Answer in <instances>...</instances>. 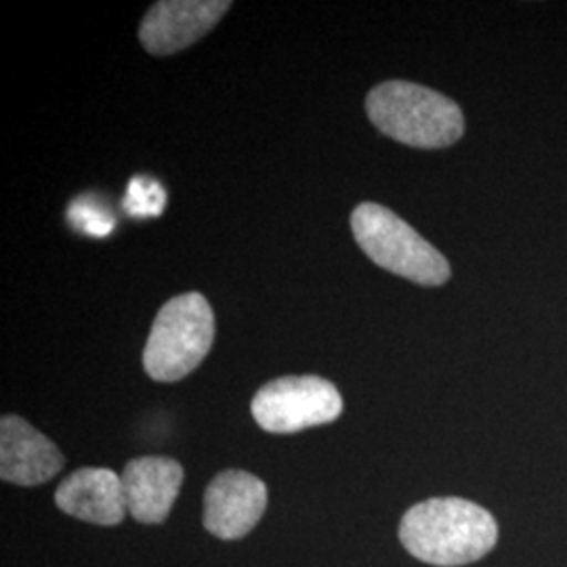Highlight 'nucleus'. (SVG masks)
Wrapping results in <instances>:
<instances>
[{
    "instance_id": "obj_7",
    "label": "nucleus",
    "mask_w": 567,
    "mask_h": 567,
    "mask_svg": "<svg viewBox=\"0 0 567 567\" xmlns=\"http://www.w3.org/2000/svg\"><path fill=\"white\" fill-rule=\"evenodd\" d=\"M229 0H163L152 4L140 25V41L152 55H173L206 37L225 13Z\"/></svg>"
},
{
    "instance_id": "obj_5",
    "label": "nucleus",
    "mask_w": 567,
    "mask_h": 567,
    "mask_svg": "<svg viewBox=\"0 0 567 567\" xmlns=\"http://www.w3.org/2000/svg\"><path fill=\"white\" fill-rule=\"evenodd\" d=\"M250 412L267 433L288 435L337 421L343 398L322 377H280L257 391Z\"/></svg>"
},
{
    "instance_id": "obj_1",
    "label": "nucleus",
    "mask_w": 567,
    "mask_h": 567,
    "mask_svg": "<svg viewBox=\"0 0 567 567\" xmlns=\"http://www.w3.org/2000/svg\"><path fill=\"white\" fill-rule=\"evenodd\" d=\"M400 540L429 566H466L496 547L498 524L489 511L465 498H429L405 511Z\"/></svg>"
},
{
    "instance_id": "obj_4",
    "label": "nucleus",
    "mask_w": 567,
    "mask_h": 567,
    "mask_svg": "<svg viewBox=\"0 0 567 567\" xmlns=\"http://www.w3.org/2000/svg\"><path fill=\"white\" fill-rule=\"evenodd\" d=\"M351 231L372 264L421 286H442L450 280L446 257L393 210L374 203L355 206Z\"/></svg>"
},
{
    "instance_id": "obj_6",
    "label": "nucleus",
    "mask_w": 567,
    "mask_h": 567,
    "mask_svg": "<svg viewBox=\"0 0 567 567\" xmlns=\"http://www.w3.org/2000/svg\"><path fill=\"white\" fill-rule=\"evenodd\" d=\"M265 508V482L248 471L227 468L204 492V527L221 540H238L257 527Z\"/></svg>"
},
{
    "instance_id": "obj_8",
    "label": "nucleus",
    "mask_w": 567,
    "mask_h": 567,
    "mask_svg": "<svg viewBox=\"0 0 567 567\" xmlns=\"http://www.w3.org/2000/svg\"><path fill=\"white\" fill-rule=\"evenodd\" d=\"M63 454L47 435L16 414L0 421V477L16 486H41L63 468Z\"/></svg>"
},
{
    "instance_id": "obj_9",
    "label": "nucleus",
    "mask_w": 567,
    "mask_h": 567,
    "mask_svg": "<svg viewBox=\"0 0 567 567\" xmlns=\"http://www.w3.org/2000/svg\"><path fill=\"white\" fill-rule=\"evenodd\" d=\"M126 508L145 526L164 524L183 486V466L168 456H142L128 461L122 471Z\"/></svg>"
},
{
    "instance_id": "obj_2",
    "label": "nucleus",
    "mask_w": 567,
    "mask_h": 567,
    "mask_svg": "<svg viewBox=\"0 0 567 567\" xmlns=\"http://www.w3.org/2000/svg\"><path fill=\"white\" fill-rule=\"evenodd\" d=\"M370 122L389 140L421 150H442L465 133L463 110L446 95L405 81L374 86L365 97Z\"/></svg>"
},
{
    "instance_id": "obj_3",
    "label": "nucleus",
    "mask_w": 567,
    "mask_h": 567,
    "mask_svg": "<svg viewBox=\"0 0 567 567\" xmlns=\"http://www.w3.org/2000/svg\"><path fill=\"white\" fill-rule=\"evenodd\" d=\"M215 341V313L200 292H185L158 311L143 349V368L158 383H177L203 364Z\"/></svg>"
},
{
    "instance_id": "obj_10",
    "label": "nucleus",
    "mask_w": 567,
    "mask_h": 567,
    "mask_svg": "<svg viewBox=\"0 0 567 567\" xmlns=\"http://www.w3.org/2000/svg\"><path fill=\"white\" fill-rule=\"evenodd\" d=\"M55 505L95 526H118L128 513L121 475L103 466H84L68 475L55 492Z\"/></svg>"
}]
</instances>
